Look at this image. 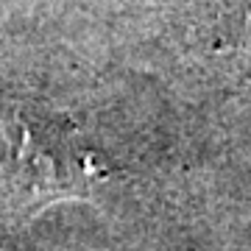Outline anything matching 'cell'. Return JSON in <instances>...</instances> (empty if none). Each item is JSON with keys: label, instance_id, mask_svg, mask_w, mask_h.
Listing matches in <instances>:
<instances>
[{"label": "cell", "instance_id": "obj_1", "mask_svg": "<svg viewBox=\"0 0 251 251\" xmlns=\"http://www.w3.org/2000/svg\"><path fill=\"white\" fill-rule=\"evenodd\" d=\"M0 215L23 226L59 201L90 198L106 171L64 117L14 112L3 120Z\"/></svg>", "mask_w": 251, "mask_h": 251}, {"label": "cell", "instance_id": "obj_2", "mask_svg": "<svg viewBox=\"0 0 251 251\" xmlns=\"http://www.w3.org/2000/svg\"><path fill=\"white\" fill-rule=\"evenodd\" d=\"M215 42L251 67V0H224L215 17Z\"/></svg>", "mask_w": 251, "mask_h": 251}]
</instances>
